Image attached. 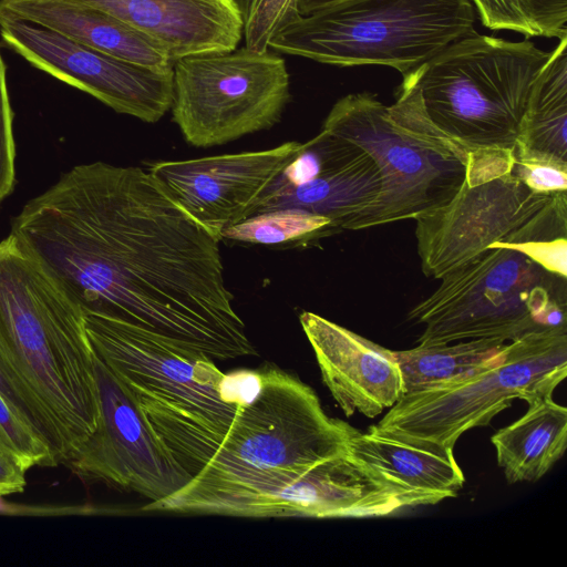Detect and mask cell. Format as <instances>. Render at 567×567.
<instances>
[{"instance_id": "277c9868", "label": "cell", "mask_w": 567, "mask_h": 567, "mask_svg": "<svg viewBox=\"0 0 567 567\" xmlns=\"http://www.w3.org/2000/svg\"><path fill=\"white\" fill-rule=\"evenodd\" d=\"M84 324L93 353L173 454L196 449L208 462L240 406L259 391V370L226 374L205 353L111 317L84 312Z\"/></svg>"}, {"instance_id": "603a6c76", "label": "cell", "mask_w": 567, "mask_h": 567, "mask_svg": "<svg viewBox=\"0 0 567 567\" xmlns=\"http://www.w3.org/2000/svg\"><path fill=\"white\" fill-rule=\"evenodd\" d=\"M483 25L526 38H567V0H470Z\"/></svg>"}, {"instance_id": "4316f807", "label": "cell", "mask_w": 567, "mask_h": 567, "mask_svg": "<svg viewBox=\"0 0 567 567\" xmlns=\"http://www.w3.org/2000/svg\"><path fill=\"white\" fill-rule=\"evenodd\" d=\"M6 64L0 54V203L14 185L16 147L12 134V110L7 86Z\"/></svg>"}, {"instance_id": "9c48e42d", "label": "cell", "mask_w": 567, "mask_h": 567, "mask_svg": "<svg viewBox=\"0 0 567 567\" xmlns=\"http://www.w3.org/2000/svg\"><path fill=\"white\" fill-rule=\"evenodd\" d=\"M408 319L423 326L417 346L493 338L505 342L566 326L567 277L499 245L445 274Z\"/></svg>"}, {"instance_id": "9a60e30c", "label": "cell", "mask_w": 567, "mask_h": 567, "mask_svg": "<svg viewBox=\"0 0 567 567\" xmlns=\"http://www.w3.org/2000/svg\"><path fill=\"white\" fill-rule=\"evenodd\" d=\"M299 319L322 381L347 416L359 412L373 419L404 394L392 350L313 312Z\"/></svg>"}, {"instance_id": "30bf717a", "label": "cell", "mask_w": 567, "mask_h": 567, "mask_svg": "<svg viewBox=\"0 0 567 567\" xmlns=\"http://www.w3.org/2000/svg\"><path fill=\"white\" fill-rule=\"evenodd\" d=\"M567 374V326L533 331L506 343L487 365L404 393L374 425L419 447L445 451L466 431L486 426L516 399L553 396Z\"/></svg>"}, {"instance_id": "83f0119b", "label": "cell", "mask_w": 567, "mask_h": 567, "mask_svg": "<svg viewBox=\"0 0 567 567\" xmlns=\"http://www.w3.org/2000/svg\"><path fill=\"white\" fill-rule=\"evenodd\" d=\"M512 174L535 193L567 190V165L543 159L514 157Z\"/></svg>"}, {"instance_id": "7402d4cb", "label": "cell", "mask_w": 567, "mask_h": 567, "mask_svg": "<svg viewBox=\"0 0 567 567\" xmlns=\"http://www.w3.org/2000/svg\"><path fill=\"white\" fill-rule=\"evenodd\" d=\"M501 339L462 340L393 351L404 393L470 374L491 363L505 348Z\"/></svg>"}, {"instance_id": "cb8c5ba5", "label": "cell", "mask_w": 567, "mask_h": 567, "mask_svg": "<svg viewBox=\"0 0 567 567\" xmlns=\"http://www.w3.org/2000/svg\"><path fill=\"white\" fill-rule=\"evenodd\" d=\"M334 231L330 219L295 207L257 213L227 228L221 239L277 245L306 240Z\"/></svg>"}, {"instance_id": "ac0fdd59", "label": "cell", "mask_w": 567, "mask_h": 567, "mask_svg": "<svg viewBox=\"0 0 567 567\" xmlns=\"http://www.w3.org/2000/svg\"><path fill=\"white\" fill-rule=\"evenodd\" d=\"M381 184L375 162L360 150L333 158L310 181L292 186L272 185L262 197L257 213L287 207L301 208L330 219L336 231L344 229L352 218L375 204Z\"/></svg>"}, {"instance_id": "6da1fadb", "label": "cell", "mask_w": 567, "mask_h": 567, "mask_svg": "<svg viewBox=\"0 0 567 567\" xmlns=\"http://www.w3.org/2000/svg\"><path fill=\"white\" fill-rule=\"evenodd\" d=\"M83 312L228 360L256 355L219 239L147 171L95 162L31 199L11 233Z\"/></svg>"}, {"instance_id": "7a4b0ae2", "label": "cell", "mask_w": 567, "mask_h": 567, "mask_svg": "<svg viewBox=\"0 0 567 567\" xmlns=\"http://www.w3.org/2000/svg\"><path fill=\"white\" fill-rule=\"evenodd\" d=\"M254 399L241 405L205 466L145 512L240 517H319L324 461L347 452L357 429L329 416L317 393L278 368L260 369Z\"/></svg>"}, {"instance_id": "44dd1931", "label": "cell", "mask_w": 567, "mask_h": 567, "mask_svg": "<svg viewBox=\"0 0 567 567\" xmlns=\"http://www.w3.org/2000/svg\"><path fill=\"white\" fill-rule=\"evenodd\" d=\"M514 157L567 165V38L549 52L536 76Z\"/></svg>"}, {"instance_id": "f1b7e54d", "label": "cell", "mask_w": 567, "mask_h": 567, "mask_svg": "<svg viewBox=\"0 0 567 567\" xmlns=\"http://www.w3.org/2000/svg\"><path fill=\"white\" fill-rule=\"evenodd\" d=\"M27 471L18 460L0 449V496L23 492Z\"/></svg>"}, {"instance_id": "3957f363", "label": "cell", "mask_w": 567, "mask_h": 567, "mask_svg": "<svg viewBox=\"0 0 567 567\" xmlns=\"http://www.w3.org/2000/svg\"><path fill=\"white\" fill-rule=\"evenodd\" d=\"M0 393L66 464L100 416L84 312L9 235L0 243Z\"/></svg>"}, {"instance_id": "4fadbf2b", "label": "cell", "mask_w": 567, "mask_h": 567, "mask_svg": "<svg viewBox=\"0 0 567 567\" xmlns=\"http://www.w3.org/2000/svg\"><path fill=\"white\" fill-rule=\"evenodd\" d=\"M3 42L33 66L114 111L155 123L171 109L173 70L143 66L0 12Z\"/></svg>"}, {"instance_id": "e0dca14e", "label": "cell", "mask_w": 567, "mask_h": 567, "mask_svg": "<svg viewBox=\"0 0 567 567\" xmlns=\"http://www.w3.org/2000/svg\"><path fill=\"white\" fill-rule=\"evenodd\" d=\"M0 12L48 28L90 48L152 68L173 61L151 40L115 17L73 0H0Z\"/></svg>"}, {"instance_id": "7c38bea8", "label": "cell", "mask_w": 567, "mask_h": 567, "mask_svg": "<svg viewBox=\"0 0 567 567\" xmlns=\"http://www.w3.org/2000/svg\"><path fill=\"white\" fill-rule=\"evenodd\" d=\"M93 361L99 422L66 465L82 480L137 493L150 503L169 497L192 475L153 431L127 388L94 353Z\"/></svg>"}, {"instance_id": "484cf974", "label": "cell", "mask_w": 567, "mask_h": 567, "mask_svg": "<svg viewBox=\"0 0 567 567\" xmlns=\"http://www.w3.org/2000/svg\"><path fill=\"white\" fill-rule=\"evenodd\" d=\"M0 449L11 454L27 470L55 466L48 445L0 393Z\"/></svg>"}, {"instance_id": "2e32d148", "label": "cell", "mask_w": 567, "mask_h": 567, "mask_svg": "<svg viewBox=\"0 0 567 567\" xmlns=\"http://www.w3.org/2000/svg\"><path fill=\"white\" fill-rule=\"evenodd\" d=\"M102 10L176 59L229 51L243 37L235 0H73Z\"/></svg>"}, {"instance_id": "ba28073f", "label": "cell", "mask_w": 567, "mask_h": 567, "mask_svg": "<svg viewBox=\"0 0 567 567\" xmlns=\"http://www.w3.org/2000/svg\"><path fill=\"white\" fill-rule=\"evenodd\" d=\"M470 0H346L278 30L269 49L320 63L385 65L402 75L472 33Z\"/></svg>"}, {"instance_id": "f546056e", "label": "cell", "mask_w": 567, "mask_h": 567, "mask_svg": "<svg viewBox=\"0 0 567 567\" xmlns=\"http://www.w3.org/2000/svg\"><path fill=\"white\" fill-rule=\"evenodd\" d=\"M343 1L346 0H296V4L300 16H308Z\"/></svg>"}, {"instance_id": "ffe728a7", "label": "cell", "mask_w": 567, "mask_h": 567, "mask_svg": "<svg viewBox=\"0 0 567 567\" xmlns=\"http://www.w3.org/2000/svg\"><path fill=\"white\" fill-rule=\"evenodd\" d=\"M527 404L522 417L491 437L497 464L509 484L540 480L567 446V409L553 396Z\"/></svg>"}, {"instance_id": "8992f818", "label": "cell", "mask_w": 567, "mask_h": 567, "mask_svg": "<svg viewBox=\"0 0 567 567\" xmlns=\"http://www.w3.org/2000/svg\"><path fill=\"white\" fill-rule=\"evenodd\" d=\"M322 130L367 152L381 175L375 204L344 229L358 230L420 215L461 188L471 150L439 130L406 94L388 106L369 92L338 100Z\"/></svg>"}, {"instance_id": "8fae6325", "label": "cell", "mask_w": 567, "mask_h": 567, "mask_svg": "<svg viewBox=\"0 0 567 567\" xmlns=\"http://www.w3.org/2000/svg\"><path fill=\"white\" fill-rule=\"evenodd\" d=\"M173 120L196 147L221 145L277 124L290 99L285 60L247 47L173 61Z\"/></svg>"}, {"instance_id": "d4e9b609", "label": "cell", "mask_w": 567, "mask_h": 567, "mask_svg": "<svg viewBox=\"0 0 567 567\" xmlns=\"http://www.w3.org/2000/svg\"><path fill=\"white\" fill-rule=\"evenodd\" d=\"M243 21L245 47L264 52L284 25L300 14L296 0H235Z\"/></svg>"}, {"instance_id": "d6986e66", "label": "cell", "mask_w": 567, "mask_h": 567, "mask_svg": "<svg viewBox=\"0 0 567 567\" xmlns=\"http://www.w3.org/2000/svg\"><path fill=\"white\" fill-rule=\"evenodd\" d=\"M347 451L380 477L409 489L452 498L465 482L454 450L419 447L384 434L374 425L367 432L357 430Z\"/></svg>"}, {"instance_id": "5bb4252c", "label": "cell", "mask_w": 567, "mask_h": 567, "mask_svg": "<svg viewBox=\"0 0 567 567\" xmlns=\"http://www.w3.org/2000/svg\"><path fill=\"white\" fill-rule=\"evenodd\" d=\"M305 143L272 148L163 161L148 166L172 197L215 237L257 213L262 197Z\"/></svg>"}, {"instance_id": "52a82bcc", "label": "cell", "mask_w": 567, "mask_h": 567, "mask_svg": "<svg viewBox=\"0 0 567 567\" xmlns=\"http://www.w3.org/2000/svg\"><path fill=\"white\" fill-rule=\"evenodd\" d=\"M514 151L474 150L458 192L415 220L424 275L440 279L499 245L516 249L567 236V195L535 193L512 174Z\"/></svg>"}, {"instance_id": "5b68a950", "label": "cell", "mask_w": 567, "mask_h": 567, "mask_svg": "<svg viewBox=\"0 0 567 567\" xmlns=\"http://www.w3.org/2000/svg\"><path fill=\"white\" fill-rule=\"evenodd\" d=\"M548 56L528 38L514 42L474 32L403 75L396 92L471 151H514L533 84Z\"/></svg>"}]
</instances>
